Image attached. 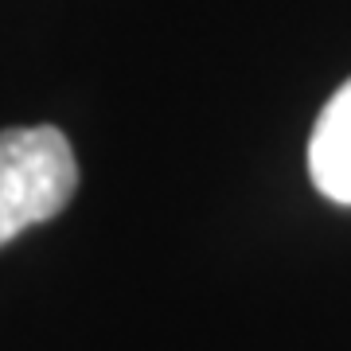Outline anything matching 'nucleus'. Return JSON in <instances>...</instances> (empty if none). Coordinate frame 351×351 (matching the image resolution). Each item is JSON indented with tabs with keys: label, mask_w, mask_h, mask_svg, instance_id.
I'll return each instance as SVG.
<instances>
[{
	"label": "nucleus",
	"mask_w": 351,
	"mask_h": 351,
	"mask_svg": "<svg viewBox=\"0 0 351 351\" xmlns=\"http://www.w3.org/2000/svg\"><path fill=\"white\" fill-rule=\"evenodd\" d=\"M78 188L71 141L55 125L0 133V246L63 211Z\"/></svg>",
	"instance_id": "obj_1"
},
{
	"label": "nucleus",
	"mask_w": 351,
	"mask_h": 351,
	"mask_svg": "<svg viewBox=\"0 0 351 351\" xmlns=\"http://www.w3.org/2000/svg\"><path fill=\"white\" fill-rule=\"evenodd\" d=\"M308 172L320 195L351 207V78L328 98L308 141Z\"/></svg>",
	"instance_id": "obj_2"
}]
</instances>
